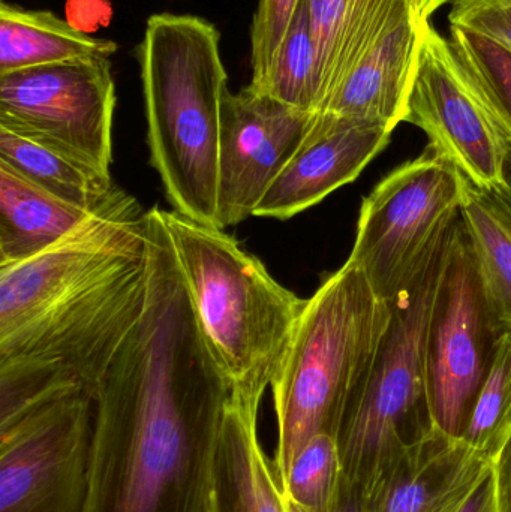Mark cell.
<instances>
[{
	"label": "cell",
	"mask_w": 511,
	"mask_h": 512,
	"mask_svg": "<svg viewBox=\"0 0 511 512\" xmlns=\"http://www.w3.org/2000/svg\"><path fill=\"white\" fill-rule=\"evenodd\" d=\"M231 393L153 213L143 313L93 396L84 512H207L216 438Z\"/></svg>",
	"instance_id": "1"
},
{
	"label": "cell",
	"mask_w": 511,
	"mask_h": 512,
	"mask_svg": "<svg viewBox=\"0 0 511 512\" xmlns=\"http://www.w3.org/2000/svg\"><path fill=\"white\" fill-rule=\"evenodd\" d=\"M150 162L176 212L216 227L228 74L221 33L206 18L161 12L135 48Z\"/></svg>",
	"instance_id": "2"
},
{
	"label": "cell",
	"mask_w": 511,
	"mask_h": 512,
	"mask_svg": "<svg viewBox=\"0 0 511 512\" xmlns=\"http://www.w3.org/2000/svg\"><path fill=\"white\" fill-rule=\"evenodd\" d=\"M158 212L213 357L234 391L263 400L306 300L273 279L221 228L176 210Z\"/></svg>",
	"instance_id": "3"
},
{
	"label": "cell",
	"mask_w": 511,
	"mask_h": 512,
	"mask_svg": "<svg viewBox=\"0 0 511 512\" xmlns=\"http://www.w3.org/2000/svg\"><path fill=\"white\" fill-rule=\"evenodd\" d=\"M389 321L390 304L348 261L306 300L270 385L278 421L270 460L279 489L312 436H335L345 405L377 357Z\"/></svg>",
	"instance_id": "4"
},
{
	"label": "cell",
	"mask_w": 511,
	"mask_h": 512,
	"mask_svg": "<svg viewBox=\"0 0 511 512\" xmlns=\"http://www.w3.org/2000/svg\"><path fill=\"white\" fill-rule=\"evenodd\" d=\"M146 294L147 249L0 337V427L68 394L95 396Z\"/></svg>",
	"instance_id": "5"
},
{
	"label": "cell",
	"mask_w": 511,
	"mask_h": 512,
	"mask_svg": "<svg viewBox=\"0 0 511 512\" xmlns=\"http://www.w3.org/2000/svg\"><path fill=\"white\" fill-rule=\"evenodd\" d=\"M455 225L390 301L377 357L339 420L335 439L342 475L362 496L408 447L437 429L426 378V339Z\"/></svg>",
	"instance_id": "6"
},
{
	"label": "cell",
	"mask_w": 511,
	"mask_h": 512,
	"mask_svg": "<svg viewBox=\"0 0 511 512\" xmlns=\"http://www.w3.org/2000/svg\"><path fill=\"white\" fill-rule=\"evenodd\" d=\"M464 174L426 147L363 198L347 261L365 273L375 294L390 301L422 268L461 216Z\"/></svg>",
	"instance_id": "7"
},
{
	"label": "cell",
	"mask_w": 511,
	"mask_h": 512,
	"mask_svg": "<svg viewBox=\"0 0 511 512\" xmlns=\"http://www.w3.org/2000/svg\"><path fill=\"white\" fill-rule=\"evenodd\" d=\"M509 325L459 218L426 339L429 402L441 432L456 439L464 435Z\"/></svg>",
	"instance_id": "8"
},
{
	"label": "cell",
	"mask_w": 511,
	"mask_h": 512,
	"mask_svg": "<svg viewBox=\"0 0 511 512\" xmlns=\"http://www.w3.org/2000/svg\"><path fill=\"white\" fill-rule=\"evenodd\" d=\"M116 84L110 59L0 74V126L110 174Z\"/></svg>",
	"instance_id": "9"
},
{
	"label": "cell",
	"mask_w": 511,
	"mask_h": 512,
	"mask_svg": "<svg viewBox=\"0 0 511 512\" xmlns=\"http://www.w3.org/2000/svg\"><path fill=\"white\" fill-rule=\"evenodd\" d=\"M95 400L72 393L0 427V512H84Z\"/></svg>",
	"instance_id": "10"
},
{
	"label": "cell",
	"mask_w": 511,
	"mask_h": 512,
	"mask_svg": "<svg viewBox=\"0 0 511 512\" xmlns=\"http://www.w3.org/2000/svg\"><path fill=\"white\" fill-rule=\"evenodd\" d=\"M437 155L479 189L507 185L511 141L486 107L450 39L431 23L420 26L416 75L407 116Z\"/></svg>",
	"instance_id": "11"
},
{
	"label": "cell",
	"mask_w": 511,
	"mask_h": 512,
	"mask_svg": "<svg viewBox=\"0 0 511 512\" xmlns=\"http://www.w3.org/2000/svg\"><path fill=\"white\" fill-rule=\"evenodd\" d=\"M147 249V212L117 189L74 233L42 254L0 267V337Z\"/></svg>",
	"instance_id": "12"
},
{
	"label": "cell",
	"mask_w": 511,
	"mask_h": 512,
	"mask_svg": "<svg viewBox=\"0 0 511 512\" xmlns=\"http://www.w3.org/2000/svg\"><path fill=\"white\" fill-rule=\"evenodd\" d=\"M314 116L249 86L228 93L222 110L216 227L225 230L254 216Z\"/></svg>",
	"instance_id": "13"
},
{
	"label": "cell",
	"mask_w": 511,
	"mask_h": 512,
	"mask_svg": "<svg viewBox=\"0 0 511 512\" xmlns=\"http://www.w3.org/2000/svg\"><path fill=\"white\" fill-rule=\"evenodd\" d=\"M395 129L315 113L293 158L258 203V218L290 219L354 182L383 152Z\"/></svg>",
	"instance_id": "14"
},
{
	"label": "cell",
	"mask_w": 511,
	"mask_h": 512,
	"mask_svg": "<svg viewBox=\"0 0 511 512\" xmlns=\"http://www.w3.org/2000/svg\"><path fill=\"white\" fill-rule=\"evenodd\" d=\"M492 469L494 463L467 442L432 430L363 496L365 512H459Z\"/></svg>",
	"instance_id": "15"
},
{
	"label": "cell",
	"mask_w": 511,
	"mask_h": 512,
	"mask_svg": "<svg viewBox=\"0 0 511 512\" xmlns=\"http://www.w3.org/2000/svg\"><path fill=\"white\" fill-rule=\"evenodd\" d=\"M261 400L233 390L216 438L207 512H288L258 435Z\"/></svg>",
	"instance_id": "16"
},
{
	"label": "cell",
	"mask_w": 511,
	"mask_h": 512,
	"mask_svg": "<svg viewBox=\"0 0 511 512\" xmlns=\"http://www.w3.org/2000/svg\"><path fill=\"white\" fill-rule=\"evenodd\" d=\"M419 44L420 26L408 18L347 75L320 113L395 129L407 116Z\"/></svg>",
	"instance_id": "17"
},
{
	"label": "cell",
	"mask_w": 511,
	"mask_h": 512,
	"mask_svg": "<svg viewBox=\"0 0 511 512\" xmlns=\"http://www.w3.org/2000/svg\"><path fill=\"white\" fill-rule=\"evenodd\" d=\"M95 212L48 194L0 162V267L42 254Z\"/></svg>",
	"instance_id": "18"
},
{
	"label": "cell",
	"mask_w": 511,
	"mask_h": 512,
	"mask_svg": "<svg viewBox=\"0 0 511 512\" xmlns=\"http://www.w3.org/2000/svg\"><path fill=\"white\" fill-rule=\"evenodd\" d=\"M119 45L81 32L54 12L0 2V74L86 59H110Z\"/></svg>",
	"instance_id": "19"
},
{
	"label": "cell",
	"mask_w": 511,
	"mask_h": 512,
	"mask_svg": "<svg viewBox=\"0 0 511 512\" xmlns=\"http://www.w3.org/2000/svg\"><path fill=\"white\" fill-rule=\"evenodd\" d=\"M0 162L48 194L89 212L101 209L119 189L108 174L2 126Z\"/></svg>",
	"instance_id": "20"
},
{
	"label": "cell",
	"mask_w": 511,
	"mask_h": 512,
	"mask_svg": "<svg viewBox=\"0 0 511 512\" xmlns=\"http://www.w3.org/2000/svg\"><path fill=\"white\" fill-rule=\"evenodd\" d=\"M461 221L486 282L511 322V183L479 189L467 180Z\"/></svg>",
	"instance_id": "21"
},
{
	"label": "cell",
	"mask_w": 511,
	"mask_h": 512,
	"mask_svg": "<svg viewBox=\"0 0 511 512\" xmlns=\"http://www.w3.org/2000/svg\"><path fill=\"white\" fill-rule=\"evenodd\" d=\"M251 89L306 113L318 111L317 51L309 0H302L266 80Z\"/></svg>",
	"instance_id": "22"
},
{
	"label": "cell",
	"mask_w": 511,
	"mask_h": 512,
	"mask_svg": "<svg viewBox=\"0 0 511 512\" xmlns=\"http://www.w3.org/2000/svg\"><path fill=\"white\" fill-rule=\"evenodd\" d=\"M461 439L494 465L511 441V322Z\"/></svg>",
	"instance_id": "23"
},
{
	"label": "cell",
	"mask_w": 511,
	"mask_h": 512,
	"mask_svg": "<svg viewBox=\"0 0 511 512\" xmlns=\"http://www.w3.org/2000/svg\"><path fill=\"white\" fill-rule=\"evenodd\" d=\"M342 477L335 436L317 433L294 459L281 487L282 498L291 499L309 512H326L338 495Z\"/></svg>",
	"instance_id": "24"
},
{
	"label": "cell",
	"mask_w": 511,
	"mask_h": 512,
	"mask_svg": "<svg viewBox=\"0 0 511 512\" xmlns=\"http://www.w3.org/2000/svg\"><path fill=\"white\" fill-rule=\"evenodd\" d=\"M453 47L476 83L486 107L511 141V53L497 42L450 27Z\"/></svg>",
	"instance_id": "25"
},
{
	"label": "cell",
	"mask_w": 511,
	"mask_h": 512,
	"mask_svg": "<svg viewBox=\"0 0 511 512\" xmlns=\"http://www.w3.org/2000/svg\"><path fill=\"white\" fill-rule=\"evenodd\" d=\"M302 0H260L251 26V86L266 80Z\"/></svg>",
	"instance_id": "26"
},
{
	"label": "cell",
	"mask_w": 511,
	"mask_h": 512,
	"mask_svg": "<svg viewBox=\"0 0 511 512\" xmlns=\"http://www.w3.org/2000/svg\"><path fill=\"white\" fill-rule=\"evenodd\" d=\"M450 27L497 42L511 53V0H453Z\"/></svg>",
	"instance_id": "27"
},
{
	"label": "cell",
	"mask_w": 511,
	"mask_h": 512,
	"mask_svg": "<svg viewBox=\"0 0 511 512\" xmlns=\"http://www.w3.org/2000/svg\"><path fill=\"white\" fill-rule=\"evenodd\" d=\"M498 512H511V441L494 465Z\"/></svg>",
	"instance_id": "28"
},
{
	"label": "cell",
	"mask_w": 511,
	"mask_h": 512,
	"mask_svg": "<svg viewBox=\"0 0 511 512\" xmlns=\"http://www.w3.org/2000/svg\"><path fill=\"white\" fill-rule=\"evenodd\" d=\"M459 512H498L497 481H495L494 469Z\"/></svg>",
	"instance_id": "29"
},
{
	"label": "cell",
	"mask_w": 511,
	"mask_h": 512,
	"mask_svg": "<svg viewBox=\"0 0 511 512\" xmlns=\"http://www.w3.org/2000/svg\"><path fill=\"white\" fill-rule=\"evenodd\" d=\"M326 512H365L362 493L354 484L342 477L338 495H336L332 507Z\"/></svg>",
	"instance_id": "30"
},
{
	"label": "cell",
	"mask_w": 511,
	"mask_h": 512,
	"mask_svg": "<svg viewBox=\"0 0 511 512\" xmlns=\"http://www.w3.org/2000/svg\"><path fill=\"white\" fill-rule=\"evenodd\" d=\"M453 0H413V18L417 26L429 23V18L446 3Z\"/></svg>",
	"instance_id": "31"
},
{
	"label": "cell",
	"mask_w": 511,
	"mask_h": 512,
	"mask_svg": "<svg viewBox=\"0 0 511 512\" xmlns=\"http://www.w3.org/2000/svg\"><path fill=\"white\" fill-rule=\"evenodd\" d=\"M285 505H287L288 512H309L308 510H305V508L300 507L299 504H296V502L291 501V499H285Z\"/></svg>",
	"instance_id": "32"
},
{
	"label": "cell",
	"mask_w": 511,
	"mask_h": 512,
	"mask_svg": "<svg viewBox=\"0 0 511 512\" xmlns=\"http://www.w3.org/2000/svg\"><path fill=\"white\" fill-rule=\"evenodd\" d=\"M507 182L511 183V156L509 161V167H507Z\"/></svg>",
	"instance_id": "33"
}]
</instances>
